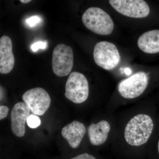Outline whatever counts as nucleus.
Instances as JSON below:
<instances>
[{"instance_id":"11","label":"nucleus","mask_w":159,"mask_h":159,"mask_svg":"<svg viewBox=\"0 0 159 159\" xmlns=\"http://www.w3.org/2000/svg\"><path fill=\"white\" fill-rule=\"evenodd\" d=\"M86 129L81 122L74 121L62 129L61 135L71 148H76L80 145Z\"/></svg>"},{"instance_id":"1","label":"nucleus","mask_w":159,"mask_h":159,"mask_svg":"<svg viewBox=\"0 0 159 159\" xmlns=\"http://www.w3.org/2000/svg\"><path fill=\"white\" fill-rule=\"evenodd\" d=\"M153 122L148 115L139 114L129 121L125 126V141L132 146H139L145 144L153 130Z\"/></svg>"},{"instance_id":"9","label":"nucleus","mask_w":159,"mask_h":159,"mask_svg":"<svg viewBox=\"0 0 159 159\" xmlns=\"http://www.w3.org/2000/svg\"><path fill=\"white\" fill-rule=\"evenodd\" d=\"M30 110L24 102H17L13 106L11 115V128L18 137H22L25 133V124L30 116Z\"/></svg>"},{"instance_id":"19","label":"nucleus","mask_w":159,"mask_h":159,"mask_svg":"<svg viewBox=\"0 0 159 159\" xmlns=\"http://www.w3.org/2000/svg\"><path fill=\"white\" fill-rule=\"evenodd\" d=\"M20 2H21L24 3V4H26L31 2V0H20Z\"/></svg>"},{"instance_id":"6","label":"nucleus","mask_w":159,"mask_h":159,"mask_svg":"<svg viewBox=\"0 0 159 159\" xmlns=\"http://www.w3.org/2000/svg\"><path fill=\"white\" fill-rule=\"evenodd\" d=\"M148 84V77L146 73L139 72L119 83L118 90L123 98L134 99L144 93Z\"/></svg>"},{"instance_id":"16","label":"nucleus","mask_w":159,"mask_h":159,"mask_svg":"<svg viewBox=\"0 0 159 159\" xmlns=\"http://www.w3.org/2000/svg\"><path fill=\"white\" fill-rule=\"evenodd\" d=\"M41 19L37 16H34L29 18L27 20L26 23L30 27H32L38 23L40 22Z\"/></svg>"},{"instance_id":"3","label":"nucleus","mask_w":159,"mask_h":159,"mask_svg":"<svg viewBox=\"0 0 159 159\" xmlns=\"http://www.w3.org/2000/svg\"><path fill=\"white\" fill-rule=\"evenodd\" d=\"M65 90V95L68 99L77 104L82 103L88 98V81L81 73L72 72L66 83Z\"/></svg>"},{"instance_id":"8","label":"nucleus","mask_w":159,"mask_h":159,"mask_svg":"<svg viewBox=\"0 0 159 159\" xmlns=\"http://www.w3.org/2000/svg\"><path fill=\"white\" fill-rule=\"evenodd\" d=\"M109 2L118 12L128 17L142 18L150 12L148 4L142 0H110Z\"/></svg>"},{"instance_id":"18","label":"nucleus","mask_w":159,"mask_h":159,"mask_svg":"<svg viewBox=\"0 0 159 159\" xmlns=\"http://www.w3.org/2000/svg\"><path fill=\"white\" fill-rule=\"evenodd\" d=\"M70 159H96L93 156L88 153H84Z\"/></svg>"},{"instance_id":"14","label":"nucleus","mask_w":159,"mask_h":159,"mask_svg":"<svg viewBox=\"0 0 159 159\" xmlns=\"http://www.w3.org/2000/svg\"><path fill=\"white\" fill-rule=\"evenodd\" d=\"M27 124L31 128H36L41 124V120L39 117L34 115H31L28 117Z\"/></svg>"},{"instance_id":"17","label":"nucleus","mask_w":159,"mask_h":159,"mask_svg":"<svg viewBox=\"0 0 159 159\" xmlns=\"http://www.w3.org/2000/svg\"><path fill=\"white\" fill-rule=\"evenodd\" d=\"M9 108L7 106L1 105L0 106V119L1 120L6 118L9 112Z\"/></svg>"},{"instance_id":"20","label":"nucleus","mask_w":159,"mask_h":159,"mask_svg":"<svg viewBox=\"0 0 159 159\" xmlns=\"http://www.w3.org/2000/svg\"><path fill=\"white\" fill-rule=\"evenodd\" d=\"M125 73H126V74H131V71L130 69H125Z\"/></svg>"},{"instance_id":"5","label":"nucleus","mask_w":159,"mask_h":159,"mask_svg":"<svg viewBox=\"0 0 159 159\" xmlns=\"http://www.w3.org/2000/svg\"><path fill=\"white\" fill-rule=\"evenodd\" d=\"M74 65L73 51L70 47L64 44L57 45L52 53V66L53 72L60 77L68 75Z\"/></svg>"},{"instance_id":"10","label":"nucleus","mask_w":159,"mask_h":159,"mask_svg":"<svg viewBox=\"0 0 159 159\" xmlns=\"http://www.w3.org/2000/svg\"><path fill=\"white\" fill-rule=\"evenodd\" d=\"M14 64L12 41L8 36H3L0 39V73L9 74L12 70Z\"/></svg>"},{"instance_id":"2","label":"nucleus","mask_w":159,"mask_h":159,"mask_svg":"<svg viewBox=\"0 0 159 159\" xmlns=\"http://www.w3.org/2000/svg\"><path fill=\"white\" fill-rule=\"evenodd\" d=\"M84 26L96 34L107 35L111 34L114 28L112 20L108 13L98 7L87 9L82 16Z\"/></svg>"},{"instance_id":"7","label":"nucleus","mask_w":159,"mask_h":159,"mask_svg":"<svg viewBox=\"0 0 159 159\" xmlns=\"http://www.w3.org/2000/svg\"><path fill=\"white\" fill-rule=\"evenodd\" d=\"M24 102L30 111L36 116H43L48 109L51 103L49 94L41 88L37 87L26 91L23 95Z\"/></svg>"},{"instance_id":"13","label":"nucleus","mask_w":159,"mask_h":159,"mask_svg":"<svg viewBox=\"0 0 159 159\" xmlns=\"http://www.w3.org/2000/svg\"><path fill=\"white\" fill-rule=\"evenodd\" d=\"M138 45L140 50L147 54L159 52V30L146 31L139 38Z\"/></svg>"},{"instance_id":"21","label":"nucleus","mask_w":159,"mask_h":159,"mask_svg":"<svg viewBox=\"0 0 159 159\" xmlns=\"http://www.w3.org/2000/svg\"><path fill=\"white\" fill-rule=\"evenodd\" d=\"M158 152L159 153V140L158 143Z\"/></svg>"},{"instance_id":"15","label":"nucleus","mask_w":159,"mask_h":159,"mask_svg":"<svg viewBox=\"0 0 159 159\" xmlns=\"http://www.w3.org/2000/svg\"><path fill=\"white\" fill-rule=\"evenodd\" d=\"M47 45V42L39 41L33 44L31 46V48L33 52H35L39 49H45Z\"/></svg>"},{"instance_id":"12","label":"nucleus","mask_w":159,"mask_h":159,"mask_svg":"<svg viewBox=\"0 0 159 159\" xmlns=\"http://www.w3.org/2000/svg\"><path fill=\"white\" fill-rule=\"evenodd\" d=\"M110 129V125L106 120H101L97 124L92 123L88 128V135L91 144L99 146L105 143Z\"/></svg>"},{"instance_id":"4","label":"nucleus","mask_w":159,"mask_h":159,"mask_svg":"<svg viewBox=\"0 0 159 159\" xmlns=\"http://www.w3.org/2000/svg\"><path fill=\"white\" fill-rule=\"evenodd\" d=\"M96 64L105 70H111L119 64L120 60L119 51L115 44L107 41L96 44L93 51Z\"/></svg>"}]
</instances>
